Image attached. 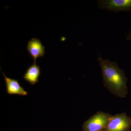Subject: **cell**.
I'll return each instance as SVG.
<instances>
[{"instance_id": "obj_2", "label": "cell", "mask_w": 131, "mask_h": 131, "mask_svg": "<svg viewBox=\"0 0 131 131\" xmlns=\"http://www.w3.org/2000/svg\"><path fill=\"white\" fill-rule=\"evenodd\" d=\"M112 115L108 113L97 112L83 123V131H103L107 126Z\"/></svg>"}, {"instance_id": "obj_3", "label": "cell", "mask_w": 131, "mask_h": 131, "mask_svg": "<svg viewBox=\"0 0 131 131\" xmlns=\"http://www.w3.org/2000/svg\"><path fill=\"white\" fill-rule=\"evenodd\" d=\"M131 128V118L123 113L112 115L103 131H130Z\"/></svg>"}, {"instance_id": "obj_7", "label": "cell", "mask_w": 131, "mask_h": 131, "mask_svg": "<svg viewBox=\"0 0 131 131\" xmlns=\"http://www.w3.org/2000/svg\"><path fill=\"white\" fill-rule=\"evenodd\" d=\"M40 74V67L34 62L27 70L23 78L31 85H34L38 82Z\"/></svg>"}, {"instance_id": "obj_4", "label": "cell", "mask_w": 131, "mask_h": 131, "mask_svg": "<svg viewBox=\"0 0 131 131\" xmlns=\"http://www.w3.org/2000/svg\"><path fill=\"white\" fill-rule=\"evenodd\" d=\"M97 3L100 9L114 13L131 10V0H99Z\"/></svg>"}, {"instance_id": "obj_5", "label": "cell", "mask_w": 131, "mask_h": 131, "mask_svg": "<svg viewBox=\"0 0 131 131\" xmlns=\"http://www.w3.org/2000/svg\"><path fill=\"white\" fill-rule=\"evenodd\" d=\"M5 80L7 92L10 95H17L21 96H26L28 92L20 85L18 80L7 77L2 71Z\"/></svg>"}, {"instance_id": "obj_1", "label": "cell", "mask_w": 131, "mask_h": 131, "mask_svg": "<svg viewBox=\"0 0 131 131\" xmlns=\"http://www.w3.org/2000/svg\"><path fill=\"white\" fill-rule=\"evenodd\" d=\"M103 79V85L114 95L125 98L128 93L127 79L125 72L116 62L98 58Z\"/></svg>"}, {"instance_id": "obj_6", "label": "cell", "mask_w": 131, "mask_h": 131, "mask_svg": "<svg viewBox=\"0 0 131 131\" xmlns=\"http://www.w3.org/2000/svg\"><path fill=\"white\" fill-rule=\"evenodd\" d=\"M45 49V47L40 40L35 38H33L29 40L27 46V49L34 63H36L37 59L44 56Z\"/></svg>"}]
</instances>
